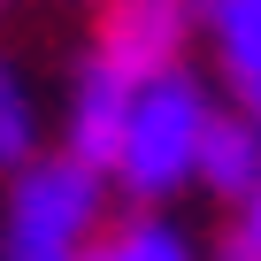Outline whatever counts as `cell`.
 I'll list each match as a JSON object with an SVG mask.
<instances>
[{"mask_svg": "<svg viewBox=\"0 0 261 261\" xmlns=\"http://www.w3.org/2000/svg\"><path fill=\"white\" fill-rule=\"evenodd\" d=\"M85 261H200V253H192V238H185L169 215H154V207H146V215L115 223L108 238H92V246H85Z\"/></svg>", "mask_w": 261, "mask_h": 261, "instance_id": "obj_7", "label": "cell"}, {"mask_svg": "<svg viewBox=\"0 0 261 261\" xmlns=\"http://www.w3.org/2000/svg\"><path fill=\"white\" fill-rule=\"evenodd\" d=\"M0 8H8V0H0Z\"/></svg>", "mask_w": 261, "mask_h": 261, "instance_id": "obj_10", "label": "cell"}, {"mask_svg": "<svg viewBox=\"0 0 261 261\" xmlns=\"http://www.w3.org/2000/svg\"><path fill=\"white\" fill-rule=\"evenodd\" d=\"M108 177H92L69 154H39L8 185V215H0V261H85L100 238Z\"/></svg>", "mask_w": 261, "mask_h": 261, "instance_id": "obj_2", "label": "cell"}, {"mask_svg": "<svg viewBox=\"0 0 261 261\" xmlns=\"http://www.w3.org/2000/svg\"><path fill=\"white\" fill-rule=\"evenodd\" d=\"M192 23L215 46V69L238 92V115L261 123V0H192Z\"/></svg>", "mask_w": 261, "mask_h": 261, "instance_id": "obj_5", "label": "cell"}, {"mask_svg": "<svg viewBox=\"0 0 261 261\" xmlns=\"http://www.w3.org/2000/svg\"><path fill=\"white\" fill-rule=\"evenodd\" d=\"M39 162V92L23 85L16 62H0V169Z\"/></svg>", "mask_w": 261, "mask_h": 261, "instance_id": "obj_8", "label": "cell"}, {"mask_svg": "<svg viewBox=\"0 0 261 261\" xmlns=\"http://www.w3.org/2000/svg\"><path fill=\"white\" fill-rule=\"evenodd\" d=\"M192 0H100V31H92V62L115 69L123 85H146L185 69L192 46Z\"/></svg>", "mask_w": 261, "mask_h": 261, "instance_id": "obj_3", "label": "cell"}, {"mask_svg": "<svg viewBox=\"0 0 261 261\" xmlns=\"http://www.w3.org/2000/svg\"><path fill=\"white\" fill-rule=\"evenodd\" d=\"M130 92H139V85H123L115 69H100V62L85 54V69H77V85H69V115H62V154H69V162H85L92 177H108V169H115Z\"/></svg>", "mask_w": 261, "mask_h": 261, "instance_id": "obj_4", "label": "cell"}, {"mask_svg": "<svg viewBox=\"0 0 261 261\" xmlns=\"http://www.w3.org/2000/svg\"><path fill=\"white\" fill-rule=\"evenodd\" d=\"M192 185H207V192L230 200V207H246V200L261 192V123H253V115H238V108H215V115H207Z\"/></svg>", "mask_w": 261, "mask_h": 261, "instance_id": "obj_6", "label": "cell"}, {"mask_svg": "<svg viewBox=\"0 0 261 261\" xmlns=\"http://www.w3.org/2000/svg\"><path fill=\"white\" fill-rule=\"evenodd\" d=\"M238 223H246V230H253V238H261V192H253V200H246V207H238Z\"/></svg>", "mask_w": 261, "mask_h": 261, "instance_id": "obj_9", "label": "cell"}, {"mask_svg": "<svg viewBox=\"0 0 261 261\" xmlns=\"http://www.w3.org/2000/svg\"><path fill=\"white\" fill-rule=\"evenodd\" d=\"M207 115H215V92L192 77V69H169V77H146L130 92V115H123V146H115V185L154 207L169 192L192 185V162H200V139H207Z\"/></svg>", "mask_w": 261, "mask_h": 261, "instance_id": "obj_1", "label": "cell"}]
</instances>
